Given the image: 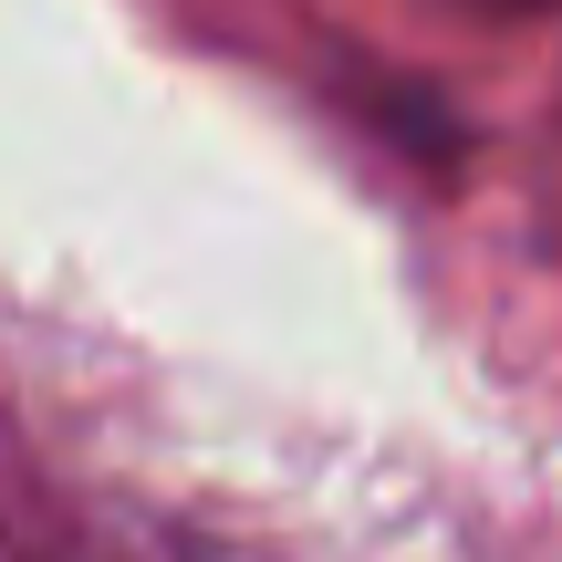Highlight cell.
Wrapping results in <instances>:
<instances>
[{
  "instance_id": "obj_1",
  "label": "cell",
  "mask_w": 562,
  "mask_h": 562,
  "mask_svg": "<svg viewBox=\"0 0 562 562\" xmlns=\"http://www.w3.org/2000/svg\"><path fill=\"white\" fill-rule=\"evenodd\" d=\"M501 11H531V0H501Z\"/></svg>"
}]
</instances>
